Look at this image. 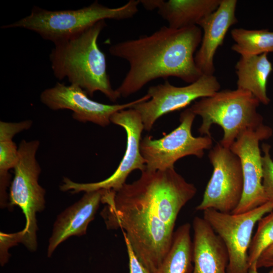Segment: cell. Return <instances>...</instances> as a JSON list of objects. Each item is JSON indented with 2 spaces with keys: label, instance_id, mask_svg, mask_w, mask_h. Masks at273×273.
Segmentation results:
<instances>
[{
  "label": "cell",
  "instance_id": "obj_10",
  "mask_svg": "<svg viewBox=\"0 0 273 273\" xmlns=\"http://www.w3.org/2000/svg\"><path fill=\"white\" fill-rule=\"evenodd\" d=\"M110 121L122 127L126 134L124 155L116 170L106 179L95 183H76L64 177L60 187L62 191H70L72 194L100 190L117 191L126 183L127 176L132 171L139 170L142 172L146 170L145 161L140 151L144 127L139 113L133 108L122 110L113 114Z\"/></svg>",
  "mask_w": 273,
  "mask_h": 273
},
{
  "label": "cell",
  "instance_id": "obj_9",
  "mask_svg": "<svg viewBox=\"0 0 273 273\" xmlns=\"http://www.w3.org/2000/svg\"><path fill=\"white\" fill-rule=\"evenodd\" d=\"M213 172L198 211L212 209L231 213L239 204L243 192L244 179L239 158L220 143L208 154Z\"/></svg>",
  "mask_w": 273,
  "mask_h": 273
},
{
  "label": "cell",
  "instance_id": "obj_27",
  "mask_svg": "<svg viewBox=\"0 0 273 273\" xmlns=\"http://www.w3.org/2000/svg\"><path fill=\"white\" fill-rule=\"evenodd\" d=\"M257 268L273 267V245L266 249L256 262Z\"/></svg>",
  "mask_w": 273,
  "mask_h": 273
},
{
  "label": "cell",
  "instance_id": "obj_23",
  "mask_svg": "<svg viewBox=\"0 0 273 273\" xmlns=\"http://www.w3.org/2000/svg\"><path fill=\"white\" fill-rule=\"evenodd\" d=\"M262 187L267 201L273 202V160L270 154V145L262 146Z\"/></svg>",
  "mask_w": 273,
  "mask_h": 273
},
{
  "label": "cell",
  "instance_id": "obj_22",
  "mask_svg": "<svg viewBox=\"0 0 273 273\" xmlns=\"http://www.w3.org/2000/svg\"><path fill=\"white\" fill-rule=\"evenodd\" d=\"M18 159V147L13 139L0 140V180H10L9 170L13 169Z\"/></svg>",
  "mask_w": 273,
  "mask_h": 273
},
{
  "label": "cell",
  "instance_id": "obj_15",
  "mask_svg": "<svg viewBox=\"0 0 273 273\" xmlns=\"http://www.w3.org/2000/svg\"><path fill=\"white\" fill-rule=\"evenodd\" d=\"M105 190L84 193L77 202L59 215L55 220L49 241L47 256L51 257L57 247L72 236H81L86 233L88 224L94 220L102 203Z\"/></svg>",
  "mask_w": 273,
  "mask_h": 273
},
{
  "label": "cell",
  "instance_id": "obj_13",
  "mask_svg": "<svg viewBox=\"0 0 273 273\" xmlns=\"http://www.w3.org/2000/svg\"><path fill=\"white\" fill-rule=\"evenodd\" d=\"M272 132L271 128L264 124L247 129L230 147L240 160L244 179L241 201L232 213H244L267 202L262 187V155L259 145L260 141L269 138Z\"/></svg>",
  "mask_w": 273,
  "mask_h": 273
},
{
  "label": "cell",
  "instance_id": "obj_17",
  "mask_svg": "<svg viewBox=\"0 0 273 273\" xmlns=\"http://www.w3.org/2000/svg\"><path fill=\"white\" fill-rule=\"evenodd\" d=\"M221 0H140L147 10H158L168 27L181 29L198 26L203 19L214 12Z\"/></svg>",
  "mask_w": 273,
  "mask_h": 273
},
{
  "label": "cell",
  "instance_id": "obj_24",
  "mask_svg": "<svg viewBox=\"0 0 273 273\" xmlns=\"http://www.w3.org/2000/svg\"><path fill=\"white\" fill-rule=\"evenodd\" d=\"M23 233L22 231L14 233H0V263L4 266L10 256L9 249L19 243H22Z\"/></svg>",
  "mask_w": 273,
  "mask_h": 273
},
{
  "label": "cell",
  "instance_id": "obj_3",
  "mask_svg": "<svg viewBox=\"0 0 273 273\" xmlns=\"http://www.w3.org/2000/svg\"><path fill=\"white\" fill-rule=\"evenodd\" d=\"M106 26L105 20L101 21L80 33L54 43L50 60L54 75L59 80L67 78L88 96L100 92L115 102L121 96L111 85L106 57L98 44Z\"/></svg>",
  "mask_w": 273,
  "mask_h": 273
},
{
  "label": "cell",
  "instance_id": "obj_8",
  "mask_svg": "<svg viewBox=\"0 0 273 273\" xmlns=\"http://www.w3.org/2000/svg\"><path fill=\"white\" fill-rule=\"evenodd\" d=\"M273 210V202L244 213H226L209 209L203 218L224 242L229 254L228 273H248V250L254 228L265 214Z\"/></svg>",
  "mask_w": 273,
  "mask_h": 273
},
{
  "label": "cell",
  "instance_id": "obj_12",
  "mask_svg": "<svg viewBox=\"0 0 273 273\" xmlns=\"http://www.w3.org/2000/svg\"><path fill=\"white\" fill-rule=\"evenodd\" d=\"M88 97L78 86L57 82L54 86L41 93L40 100L43 105L53 110H71L75 120L82 123L92 122L106 127L111 123V117L115 113L132 108L136 104L150 99V97L146 94L127 103L110 105L95 101Z\"/></svg>",
  "mask_w": 273,
  "mask_h": 273
},
{
  "label": "cell",
  "instance_id": "obj_2",
  "mask_svg": "<svg viewBox=\"0 0 273 273\" xmlns=\"http://www.w3.org/2000/svg\"><path fill=\"white\" fill-rule=\"evenodd\" d=\"M102 211L108 230L121 229L142 263L156 273L171 246L174 229L163 220L149 201L124 185L117 191H105Z\"/></svg>",
  "mask_w": 273,
  "mask_h": 273
},
{
  "label": "cell",
  "instance_id": "obj_21",
  "mask_svg": "<svg viewBox=\"0 0 273 273\" xmlns=\"http://www.w3.org/2000/svg\"><path fill=\"white\" fill-rule=\"evenodd\" d=\"M248 250L249 267L256 263L261 254L273 245V210L259 221Z\"/></svg>",
  "mask_w": 273,
  "mask_h": 273
},
{
  "label": "cell",
  "instance_id": "obj_1",
  "mask_svg": "<svg viewBox=\"0 0 273 273\" xmlns=\"http://www.w3.org/2000/svg\"><path fill=\"white\" fill-rule=\"evenodd\" d=\"M202 37L197 25L177 29L163 26L151 34L111 46L110 54L129 65L116 89L120 96L127 97L159 78L173 76L190 84L196 81L203 75L194 55Z\"/></svg>",
  "mask_w": 273,
  "mask_h": 273
},
{
  "label": "cell",
  "instance_id": "obj_20",
  "mask_svg": "<svg viewBox=\"0 0 273 273\" xmlns=\"http://www.w3.org/2000/svg\"><path fill=\"white\" fill-rule=\"evenodd\" d=\"M231 35L235 42L232 50L242 57L273 52V31L239 28L232 29Z\"/></svg>",
  "mask_w": 273,
  "mask_h": 273
},
{
  "label": "cell",
  "instance_id": "obj_25",
  "mask_svg": "<svg viewBox=\"0 0 273 273\" xmlns=\"http://www.w3.org/2000/svg\"><path fill=\"white\" fill-rule=\"evenodd\" d=\"M32 125L31 120L18 122L0 121V139H13L17 133L29 129Z\"/></svg>",
  "mask_w": 273,
  "mask_h": 273
},
{
  "label": "cell",
  "instance_id": "obj_28",
  "mask_svg": "<svg viewBox=\"0 0 273 273\" xmlns=\"http://www.w3.org/2000/svg\"><path fill=\"white\" fill-rule=\"evenodd\" d=\"M248 273H260L258 271L256 263L253 264L249 267ZM267 273H273V269Z\"/></svg>",
  "mask_w": 273,
  "mask_h": 273
},
{
  "label": "cell",
  "instance_id": "obj_14",
  "mask_svg": "<svg viewBox=\"0 0 273 273\" xmlns=\"http://www.w3.org/2000/svg\"><path fill=\"white\" fill-rule=\"evenodd\" d=\"M237 4L236 0H221L217 9L198 24L203 33L200 47L195 55V62L203 74L214 75L215 54L222 44L229 28L238 22Z\"/></svg>",
  "mask_w": 273,
  "mask_h": 273
},
{
  "label": "cell",
  "instance_id": "obj_5",
  "mask_svg": "<svg viewBox=\"0 0 273 273\" xmlns=\"http://www.w3.org/2000/svg\"><path fill=\"white\" fill-rule=\"evenodd\" d=\"M259 103L251 93L237 88L219 90L195 102L190 108L202 119L200 133L211 136V127L217 124L224 132L219 143L230 148L243 132L264 124L262 116L257 111Z\"/></svg>",
  "mask_w": 273,
  "mask_h": 273
},
{
  "label": "cell",
  "instance_id": "obj_18",
  "mask_svg": "<svg viewBox=\"0 0 273 273\" xmlns=\"http://www.w3.org/2000/svg\"><path fill=\"white\" fill-rule=\"evenodd\" d=\"M237 88L251 93L260 103L267 105L270 99L267 94L268 78L272 66L267 54L242 57L235 66Z\"/></svg>",
  "mask_w": 273,
  "mask_h": 273
},
{
  "label": "cell",
  "instance_id": "obj_6",
  "mask_svg": "<svg viewBox=\"0 0 273 273\" xmlns=\"http://www.w3.org/2000/svg\"><path fill=\"white\" fill-rule=\"evenodd\" d=\"M39 145L37 140L20 142L9 197V205L19 206L24 214L22 243L30 251H35L37 246L36 213L44 209L46 203L45 190L38 183L41 168L36 155Z\"/></svg>",
  "mask_w": 273,
  "mask_h": 273
},
{
  "label": "cell",
  "instance_id": "obj_11",
  "mask_svg": "<svg viewBox=\"0 0 273 273\" xmlns=\"http://www.w3.org/2000/svg\"><path fill=\"white\" fill-rule=\"evenodd\" d=\"M220 88L214 75L203 74L195 82L184 86H176L166 81L151 86L147 94L150 99L136 104L133 108L140 114L144 130L150 131L160 117L184 108L195 100L210 97Z\"/></svg>",
  "mask_w": 273,
  "mask_h": 273
},
{
  "label": "cell",
  "instance_id": "obj_4",
  "mask_svg": "<svg viewBox=\"0 0 273 273\" xmlns=\"http://www.w3.org/2000/svg\"><path fill=\"white\" fill-rule=\"evenodd\" d=\"M140 4V0H130L123 6L110 8L96 1L78 9L55 11L34 6L28 16L1 27L27 29L54 44L80 33L102 20L131 18L138 13Z\"/></svg>",
  "mask_w": 273,
  "mask_h": 273
},
{
  "label": "cell",
  "instance_id": "obj_19",
  "mask_svg": "<svg viewBox=\"0 0 273 273\" xmlns=\"http://www.w3.org/2000/svg\"><path fill=\"white\" fill-rule=\"evenodd\" d=\"M191 225H180L173 233L172 243L156 273H192L193 269Z\"/></svg>",
  "mask_w": 273,
  "mask_h": 273
},
{
  "label": "cell",
  "instance_id": "obj_7",
  "mask_svg": "<svg viewBox=\"0 0 273 273\" xmlns=\"http://www.w3.org/2000/svg\"><path fill=\"white\" fill-rule=\"evenodd\" d=\"M196 115L188 108L180 115V124L169 133L159 139L146 135L140 142V151L148 171L163 170L174 168L179 159L189 155L203 156L204 150L212 146L211 136L195 137L192 126Z\"/></svg>",
  "mask_w": 273,
  "mask_h": 273
},
{
  "label": "cell",
  "instance_id": "obj_26",
  "mask_svg": "<svg viewBox=\"0 0 273 273\" xmlns=\"http://www.w3.org/2000/svg\"><path fill=\"white\" fill-rule=\"evenodd\" d=\"M129 259V273H151L135 255L128 239L123 234Z\"/></svg>",
  "mask_w": 273,
  "mask_h": 273
},
{
  "label": "cell",
  "instance_id": "obj_16",
  "mask_svg": "<svg viewBox=\"0 0 273 273\" xmlns=\"http://www.w3.org/2000/svg\"><path fill=\"white\" fill-rule=\"evenodd\" d=\"M193 228L192 273H228L229 254L220 237L203 217H195Z\"/></svg>",
  "mask_w": 273,
  "mask_h": 273
}]
</instances>
